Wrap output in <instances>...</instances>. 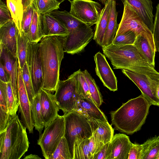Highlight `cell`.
Returning <instances> with one entry per match:
<instances>
[{"label": "cell", "instance_id": "cell-15", "mask_svg": "<svg viewBox=\"0 0 159 159\" xmlns=\"http://www.w3.org/2000/svg\"><path fill=\"white\" fill-rule=\"evenodd\" d=\"M0 62L2 64L9 79L13 93L16 102L19 103L17 96L18 63L17 57L12 54L0 43Z\"/></svg>", "mask_w": 159, "mask_h": 159}, {"label": "cell", "instance_id": "cell-48", "mask_svg": "<svg viewBox=\"0 0 159 159\" xmlns=\"http://www.w3.org/2000/svg\"><path fill=\"white\" fill-rule=\"evenodd\" d=\"M17 3L23 6L24 10L31 5L33 0H14Z\"/></svg>", "mask_w": 159, "mask_h": 159}, {"label": "cell", "instance_id": "cell-36", "mask_svg": "<svg viewBox=\"0 0 159 159\" xmlns=\"http://www.w3.org/2000/svg\"><path fill=\"white\" fill-rule=\"evenodd\" d=\"M21 72L24 84L30 101L31 103L34 97V95L29 69L26 62L21 70Z\"/></svg>", "mask_w": 159, "mask_h": 159}, {"label": "cell", "instance_id": "cell-2", "mask_svg": "<svg viewBox=\"0 0 159 159\" xmlns=\"http://www.w3.org/2000/svg\"><path fill=\"white\" fill-rule=\"evenodd\" d=\"M151 105L142 94L131 99L110 112L111 124L120 132L133 134L144 123Z\"/></svg>", "mask_w": 159, "mask_h": 159}, {"label": "cell", "instance_id": "cell-12", "mask_svg": "<svg viewBox=\"0 0 159 159\" xmlns=\"http://www.w3.org/2000/svg\"><path fill=\"white\" fill-rule=\"evenodd\" d=\"M39 47V43H33L29 41L26 56V62L29 69L34 97L42 88L43 80Z\"/></svg>", "mask_w": 159, "mask_h": 159}, {"label": "cell", "instance_id": "cell-27", "mask_svg": "<svg viewBox=\"0 0 159 159\" xmlns=\"http://www.w3.org/2000/svg\"><path fill=\"white\" fill-rule=\"evenodd\" d=\"M134 44L147 61L155 67L156 52L152 48L147 40L142 36H137Z\"/></svg>", "mask_w": 159, "mask_h": 159}, {"label": "cell", "instance_id": "cell-18", "mask_svg": "<svg viewBox=\"0 0 159 159\" xmlns=\"http://www.w3.org/2000/svg\"><path fill=\"white\" fill-rule=\"evenodd\" d=\"M43 37L50 36L65 37L69 34L65 24L50 13L41 14Z\"/></svg>", "mask_w": 159, "mask_h": 159}, {"label": "cell", "instance_id": "cell-41", "mask_svg": "<svg viewBox=\"0 0 159 159\" xmlns=\"http://www.w3.org/2000/svg\"><path fill=\"white\" fill-rule=\"evenodd\" d=\"M12 20L11 14L7 5L2 0H0V27Z\"/></svg>", "mask_w": 159, "mask_h": 159}, {"label": "cell", "instance_id": "cell-51", "mask_svg": "<svg viewBox=\"0 0 159 159\" xmlns=\"http://www.w3.org/2000/svg\"><path fill=\"white\" fill-rule=\"evenodd\" d=\"M102 4L105 5L107 0H98Z\"/></svg>", "mask_w": 159, "mask_h": 159}, {"label": "cell", "instance_id": "cell-9", "mask_svg": "<svg viewBox=\"0 0 159 159\" xmlns=\"http://www.w3.org/2000/svg\"><path fill=\"white\" fill-rule=\"evenodd\" d=\"M54 95L60 110L66 114L74 110L78 100L81 97L77 89L76 71L64 80H60Z\"/></svg>", "mask_w": 159, "mask_h": 159}, {"label": "cell", "instance_id": "cell-24", "mask_svg": "<svg viewBox=\"0 0 159 159\" xmlns=\"http://www.w3.org/2000/svg\"><path fill=\"white\" fill-rule=\"evenodd\" d=\"M117 15L116 1V0H113L102 47H107L112 43L119 26L117 22Z\"/></svg>", "mask_w": 159, "mask_h": 159}, {"label": "cell", "instance_id": "cell-33", "mask_svg": "<svg viewBox=\"0 0 159 159\" xmlns=\"http://www.w3.org/2000/svg\"><path fill=\"white\" fill-rule=\"evenodd\" d=\"M49 159H72L67 142L64 136L61 139Z\"/></svg>", "mask_w": 159, "mask_h": 159}, {"label": "cell", "instance_id": "cell-25", "mask_svg": "<svg viewBox=\"0 0 159 159\" xmlns=\"http://www.w3.org/2000/svg\"><path fill=\"white\" fill-rule=\"evenodd\" d=\"M34 10L33 18L29 30L26 34L30 41L38 43L43 37L41 18V13L38 11L33 0Z\"/></svg>", "mask_w": 159, "mask_h": 159}, {"label": "cell", "instance_id": "cell-20", "mask_svg": "<svg viewBox=\"0 0 159 159\" xmlns=\"http://www.w3.org/2000/svg\"><path fill=\"white\" fill-rule=\"evenodd\" d=\"M74 111L89 120L96 119L108 121L103 112L92 100L81 97L77 100Z\"/></svg>", "mask_w": 159, "mask_h": 159}, {"label": "cell", "instance_id": "cell-39", "mask_svg": "<svg viewBox=\"0 0 159 159\" xmlns=\"http://www.w3.org/2000/svg\"><path fill=\"white\" fill-rule=\"evenodd\" d=\"M33 2V1H32ZM34 10L32 4L24 10L21 24L22 32L26 34L28 32L32 20Z\"/></svg>", "mask_w": 159, "mask_h": 159}, {"label": "cell", "instance_id": "cell-37", "mask_svg": "<svg viewBox=\"0 0 159 159\" xmlns=\"http://www.w3.org/2000/svg\"><path fill=\"white\" fill-rule=\"evenodd\" d=\"M7 98L10 114L11 116L16 115L19 103L15 99L10 82L7 84Z\"/></svg>", "mask_w": 159, "mask_h": 159}, {"label": "cell", "instance_id": "cell-19", "mask_svg": "<svg viewBox=\"0 0 159 159\" xmlns=\"http://www.w3.org/2000/svg\"><path fill=\"white\" fill-rule=\"evenodd\" d=\"M19 33L13 20L0 27V43L15 57H17V39Z\"/></svg>", "mask_w": 159, "mask_h": 159}, {"label": "cell", "instance_id": "cell-30", "mask_svg": "<svg viewBox=\"0 0 159 159\" xmlns=\"http://www.w3.org/2000/svg\"><path fill=\"white\" fill-rule=\"evenodd\" d=\"M7 5L13 20L16 24L20 34H21L24 11L23 6L17 3L14 0H7Z\"/></svg>", "mask_w": 159, "mask_h": 159}, {"label": "cell", "instance_id": "cell-31", "mask_svg": "<svg viewBox=\"0 0 159 159\" xmlns=\"http://www.w3.org/2000/svg\"><path fill=\"white\" fill-rule=\"evenodd\" d=\"M89 138L77 140L74 145L73 159H92L89 149Z\"/></svg>", "mask_w": 159, "mask_h": 159}, {"label": "cell", "instance_id": "cell-53", "mask_svg": "<svg viewBox=\"0 0 159 159\" xmlns=\"http://www.w3.org/2000/svg\"><path fill=\"white\" fill-rule=\"evenodd\" d=\"M157 159H159V155L157 157Z\"/></svg>", "mask_w": 159, "mask_h": 159}, {"label": "cell", "instance_id": "cell-5", "mask_svg": "<svg viewBox=\"0 0 159 159\" xmlns=\"http://www.w3.org/2000/svg\"><path fill=\"white\" fill-rule=\"evenodd\" d=\"M66 25L69 34L64 43L65 52L71 55L82 51L93 38L94 32L91 26L78 19L66 11L54 10L50 13Z\"/></svg>", "mask_w": 159, "mask_h": 159}, {"label": "cell", "instance_id": "cell-43", "mask_svg": "<svg viewBox=\"0 0 159 159\" xmlns=\"http://www.w3.org/2000/svg\"><path fill=\"white\" fill-rule=\"evenodd\" d=\"M143 144L132 143L130 148L128 159H142L143 151Z\"/></svg>", "mask_w": 159, "mask_h": 159}, {"label": "cell", "instance_id": "cell-1", "mask_svg": "<svg viewBox=\"0 0 159 159\" xmlns=\"http://www.w3.org/2000/svg\"><path fill=\"white\" fill-rule=\"evenodd\" d=\"M65 38L57 36H46L39 43L43 76L41 88L51 93L56 91L60 80V66L65 52Z\"/></svg>", "mask_w": 159, "mask_h": 159}, {"label": "cell", "instance_id": "cell-46", "mask_svg": "<svg viewBox=\"0 0 159 159\" xmlns=\"http://www.w3.org/2000/svg\"><path fill=\"white\" fill-rule=\"evenodd\" d=\"M109 143L104 144L99 151L94 155L93 159H106Z\"/></svg>", "mask_w": 159, "mask_h": 159}, {"label": "cell", "instance_id": "cell-13", "mask_svg": "<svg viewBox=\"0 0 159 159\" xmlns=\"http://www.w3.org/2000/svg\"><path fill=\"white\" fill-rule=\"evenodd\" d=\"M17 96L21 121L29 133H33V125L30 113V103L26 90L22 75L21 70L18 69Z\"/></svg>", "mask_w": 159, "mask_h": 159}, {"label": "cell", "instance_id": "cell-29", "mask_svg": "<svg viewBox=\"0 0 159 159\" xmlns=\"http://www.w3.org/2000/svg\"><path fill=\"white\" fill-rule=\"evenodd\" d=\"M143 144L142 159H157L159 154V135L148 139Z\"/></svg>", "mask_w": 159, "mask_h": 159}, {"label": "cell", "instance_id": "cell-23", "mask_svg": "<svg viewBox=\"0 0 159 159\" xmlns=\"http://www.w3.org/2000/svg\"><path fill=\"white\" fill-rule=\"evenodd\" d=\"M93 134L105 144L110 142L114 136V130L108 121L96 119L89 120Z\"/></svg>", "mask_w": 159, "mask_h": 159}, {"label": "cell", "instance_id": "cell-21", "mask_svg": "<svg viewBox=\"0 0 159 159\" xmlns=\"http://www.w3.org/2000/svg\"><path fill=\"white\" fill-rule=\"evenodd\" d=\"M126 1L137 12L144 23L152 32L153 17L151 0H121Z\"/></svg>", "mask_w": 159, "mask_h": 159}, {"label": "cell", "instance_id": "cell-16", "mask_svg": "<svg viewBox=\"0 0 159 159\" xmlns=\"http://www.w3.org/2000/svg\"><path fill=\"white\" fill-rule=\"evenodd\" d=\"M132 144L126 134H116L109 143L106 159H128Z\"/></svg>", "mask_w": 159, "mask_h": 159}, {"label": "cell", "instance_id": "cell-32", "mask_svg": "<svg viewBox=\"0 0 159 159\" xmlns=\"http://www.w3.org/2000/svg\"><path fill=\"white\" fill-rule=\"evenodd\" d=\"M83 72L89 88L91 97L96 104L99 107L103 102L102 96L94 79L88 71L85 70Z\"/></svg>", "mask_w": 159, "mask_h": 159}, {"label": "cell", "instance_id": "cell-6", "mask_svg": "<svg viewBox=\"0 0 159 159\" xmlns=\"http://www.w3.org/2000/svg\"><path fill=\"white\" fill-rule=\"evenodd\" d=\"M65 121L64 137L73 159L74 146L79 140L90 138L93 135L89 119L76 111L64 115Z\"/></svg>", "mask_w": 159, "mask_h": 159}, {"label": "cell", "instance_id": "cell-7", "mask_svg": "<svg viewBox=\"0 0 159 159\" xmlns=\"http://www.w3.org/2000/svg\"><path fill=\"white\" fill-rule=\"evenodd\" d=\"M122 3L124 4L123 14L115 36L132 31L136 37L140 35L146 39L156 52L152 32L127 2L125 1Z\"/></svg>", "mask_w": 159, "mask_h": 159}, {"label": "cell", "instance_id": "cell-38", "mask_svg": "<svg viewBox=\"0 0 159 159\" xmlns=\"http://www.w3.org/2000/svg\"><path fill=\"white\" fill-rule=\"evenodd\" d=\"M135 38L134 33L129 31L124 34L115 36L112 43L116 45L133 44Z\"/></svg>", "mask_w": 159, "mask_h": 159}, {"label": "cell", "instance_id": "cell-10", "mask_svg": "<svg viewBox=\"0 0 159 159\" xmlns=\"http://www.w3.org/2000/svg\"><path fill=\"white\" fill-rule=\"evenodd\" d=\"M122 72L138 87L142 94L152 105L159 106V99L156 93L159 75L143 74L125 69H122Z\"/></svg>", "mask_w": 159, "mask_h": 159}, {"label": "cell", "instance_id": "cell-49", "mask_svg": "<svg viewBox=\"0 0 159 159\" xmlns=\"http://www.w3.org/2000/svg\"><path fill=\"white\" fill-rule=\"evenodd\" d=\"M24 159H41L38 155L35 154H30L26 156Z\"/></svg>", "mask_w": 159, "mask_h": 159}, {"label": "cell", "instance_id": "cell-47", "mask_svg": "<svg viewBox=\"0 0 159 159\" xmlns=\"http://www.w3.org/2000/svg\"><path fill=\"white\" fill-rule=\"evenodd\" d=\"M0 80L6 83L10 82L8 75L1 62H0Z\"/></svg>", "mask_w": 159, "mask_h": 159}, {"label": "cell", "instance_id": "cell-45", "mask_svg": "<svg viewBox=\"0 0 159 159\" xmlns=\"http://www.w3.org/2000/svg\"><path fill=\"white\" fill-rule=\"evenodd\" d=\"M10 115L0 107V132L6 127Z\"/></svg>", "mask_w": 159, "mask_h": 159}, {"label": "cell", "instance_id": "cell-35", "mask_svg": "<svg viewBox=\"0 0 159 159\" xmlns=\"http://www.w3.org/2000/svg\"><path fill=\"white\" fill-rule=\"evenodd\" d=\"M38 11L42 14L49 13L59 8L56 0H33Z\"/></svg>", "mask_w": 159, "mask_h": 159}, {"label": "cell", "instance_id": "cell-50", "mask_svg": "<svg viewBox=\"0 0 159 159\" xmlns=\"http://www.w3.org/2000/svg\"><path fill=\"white\" fill-rule=\"evenodd\" d=\"M157 95L158 98L159 99V84L158 85L156 91Z\"/></svg>", "mask_w": 159, "mask_h": 159}, {"label": "cell", "instance_id": "cell-34", "mask_svg": "<svg viewBox=\"0 0 159 159\" xmlns=\"http://www.w3.org/2000/svg\"><path fill=\"white\" fill-rule=\"evenodd\" d=\"M76 79L79 94L82 97L93 100L90 95L88 83L84 76L83 71L80 69L76 71Z\"/></svg>", "mask_w": 159, "mask_h": 159}, {"label": "cell", "instance_id": "cell-42", "mask_svg": "<svg viewBox=\"0 0 159 159\" xmlns=\"http://www.w3.org/2000/svg\"><path fill=\"white\" fill-rule=\"evenodd\" d=\"M104 144L100 141L97 136L93 134L89 138V149L92 159L94 155L99 151Z\"/></svg>", "mask_w": 159, "mask_h": 159}, {"label": "cell", "instance_id": "cell-8", "mask_svg": "<svg viewBox=\"0 0 159 159\" xmlns=\"http://www.w3.org/2000/svg\"><path fill=\"white\" fill-rule=\"evenodd\" d=\"M65 121L64 115H59L45 128L39 135L37 144L41 148L43 156L49 159L64 136Z\"/></svg>", "mask_w": 159, "mask_h": 159}, {"label": "cell", "instance_id": "cell-52", "mask_svg": "<svg viewBox=\"0 0 159 159\" xmlns=\"http://www.w3.org/2000/svg\"><path fill=\"white\" fill-rule=\"evenodd\" d=\"M57 2H58L59 3H61L64 1L66 0H56Z\"/></svg>", "mask_w": 159, "mask_h": 159}, {"label": "cell", "instance_id": "cell-3", "mask_svg": "<svg viewBox=\"0 0 159 159\" xmlns=\"http://www.w3.org/2000/svg\"><path fill=\"white\" fill-rule=\"evenodd\" d=\"M102 49L114 69L159 75V72L147 61L134 44L116 45L112 43Z\"/></svg>", "mask_w": 159, "mask_h": 159}, {"label": "cell", "instance_id": "cell-40", "mask_svg": "<svg viewBox=\"0 0 159 159\" xmlns=\"http://www.w3.org/2000/svg\"><path fill=\"white\" fill-rule=\"evenodd\" d=\"M156 8L152 33L156 52H159V3L157 4Z\"/></svg>", "mask_w": 159, "mask_h": 159}, {"label": "cell", "instance_id": "cell-26", "mask_svg": "<svg viewBox=\"0 0 159 159\" xmlns=\"http://www.w3.org/2000/svg\"><path fill=\"white\" fill-rule=\"evenodd\" d=\"M30 113L32 124L40 135L45 125L41 111L39 93L35 96L30 103Z\"/></svg>", "mask_w": 159, "mask_h": 159}, {"label": "cell", "instance_id": "cell-11", "mask_svg": "<svg viewBox=\"0 0 159 159\" xmlns=\"http://www.w3.org/2000/svg\"><path fill=\"white\" fill-rule=\"evenodd\" d=\"M68 1L70 3L69 12L72 16L90 26L97 24L102 9L99 3L92 0Z\"/></svg>", "mask_w": 159, "mask_h": 159}, {"label": "cell", "instance_id": "cell-4", "mask_svg": "<svg viewBox=\"0 0 159 159\" xmlns=\"http://www.w3.org/2000/svg\"><path fill=\"white\" fill-rule=\"evenodd\" d=\"M26 128L17 115H10L6 127L0 132V159H20L28 151Z\"/></svg>", "mask_w": 159, "mask_h": 159}, {"label": "cell", "instance_id": "cell-28", "mask_svg": "<svg viewBox=\"0 0 159 159\" xmlns=\"http://www.w3.org/2000/svg\"><path fill=\"white\" fill-rule=\"evenodd\" d=\"M30 40L26 34L23 32L19 33L17 37V56L19 68L22 70L26 61L28 43Z\"/></svg>", "mask_w": 159, "mask_h": 159}, {"label": "cell", "instance_id": "cell-44", "mask_svg": "<svg viewBox=\"0 0 159 159\" xmlns=\"http://www.w3.org/2000/svg\"><path fill=\"white\" fill-rule=\"evenodd\" d=\"M7 84L0 80V107L9 113L7 101Z\"/></svg>", "mask_w": 159, "mask_h": 159}, {"label": "cell", "instance_id": "cell-14", "mask_svg": "<svg viewBox=\"0 0 159 159\" xmlns=\"http://www.w3.org/2000/svg\"><path fill=\"white\" fill-rule=\"evenodd\" d=\"M96 74L104 85L110 90H117V80L114 72L106 58L105 56L100 52L94 56Z\"/></svg>", "mask_w": 159, "mask_h": 159}, {"label": "cell", "instance_id": "cell-17", "mask_svg": "<svg viewBox=\"0 0 159 159\" xmlns=\"http://www.w3.org/2000/svg\"><path fill=\"white\" fill-rule=\"evenodd\" d=\"M41 111L45 128L58 117L60 110L54 95L41 88L39 92Z\"/></svg>", "mask_w": 159, "mask_h": 159}, {"label": "cell", "instance_id": "cell-22", "mask_svg": "<svg viewBox=\"0 0 159 159\" xmlns=\"http://www.w3.org/2000/svg\"><path fill=\"white\" fill-rule=\"evenodd\" d=\"M113 0H107L102 8L98 20L96 24L93 39L102 47L108 21Z\"/></svg>", "mask_w": 159, "mask_h": 159}]
</instances>
